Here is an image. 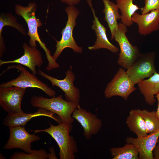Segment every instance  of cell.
I'll return each mask as SVG.
<instances>
[{"label":"cell","mask_w":159,"mask_h":159,"mask_svg":"<svg viewBox=\"0 0 159 159\" xmlns=\"http://www.w3.org/2000/svg\"><path fill=\"white\" fill-rule=\"evenodd\" d=\"M22 47L24 50L23 55L12 60L0 59V66L6 64L17 63L27 67L35 75L37 73L36 67H40L43 62L41 53L36 47H31L26 43L24 44Z\"/></svg>","instance_id":"4fadbf2b"},{"label":"cell","mask_w":159,"mask_h":159,"mask_svg":"<svg viewBox=\"0 0 159 159\" xmlns=\"http://www.w3.org/2000/svg\"><path fill=\"white\" fill-rule=\"evenodd\" d=\"M133 0H116V4L121 12V23L127 27L131 26L133 15L140 8L133 3Z\"/></svg>","instance_id":"44dd1931"},{"label":"cell","mask_w":159,"mask_h":159,"mask_svg":"<svg viewBox=\"0 0 159 159\" xmlns=\"http://www.w3.org/2000/svg\"><path fill=\"white\" fill-rule=\"evenodd\" d=\"M157 100L158 101L157 108L155 112V114L156 116L159 120V93L156 95Z\"/></svg>","instance_id":"f546056e"},{"label":"cell","mask_w":159,"mask_h":159,"mask_svg":"<svg viewBox=\"0 0 159 159\" xmlns=\"http://www.w3.org/2000/svg\"><path fill=\"white\" fill-rule=\"evenodd\" d=\"M154 159H159V137L153 150Z\"/></svg>","instance_id":"4316f807"},{"label":"cell","mask_w":159,"mask_h":159,"mask_svg":"<svg viewBox=\"0 0 159 159\" xmlns=\"http://www.w3.org/2000/svg\"><path fill=\"white\" fill-rule=\"evenodd\" d=\"M48 158V154L43 149L36 150H33L31 153H26L22 152H17L10 157L11 159H47Z\"/></svg>","instance_id":"d4e9b609"},{"label":"cell","mask_w":159,"mask_h":159,"mask_svg":"<svg viewBox=\"0 0 159 159\" xmlns=\"http://www.w3.org/2000/svg\"><path fill=\"white\" fill-rule=\"evenodd\" d=\"M54 114L52 112L42 108H39L37 111L34 113L8 114L4 119L3 123L4 125L9 127L19 126H24L27 122L32 118L41 116L49 117L58 123L61 122L60 120L54 116Z\"/></svg>","instance_id":"e0dca14e"},{"label":"cell","mask_w":159,"mask_h":159,"mask_svg":"<svg viewBox=\"0 0 159 159\" xmlns=\"http://www.w3.org/2000/svg\"><path fill=\"white\" fill-rule=\"evenodd\" d=\"M15 69L20 72L19 76L15 79L0 84V87H9L16 86L26 88H36L42 90L49 97H55L56 92L46 84L39 80L32 73L27 71L22 65L19 64L10 65L0 74L2 75L9 69Z\"/></svg>","instance_id":"5b68a950"},{"label":"cell","mask_w":159,"mask_h":159,"mask_svg":"<svg viewBox=\"0 0 159 159\" xmlns=\"http://www.w3.org/2000/svg\"><path fill=\"white\" fill-rule=\"evenodd\" d=\"M138 84L145 102L150 105H153L156 102L155 95L159 93V74L156 72L148 79L141 81Z\"/></svg>","instance_id":"ac0fdd59"},{"label":"cell","mask_w":159,"mask_h":159,"mask_svg":"<svg viewBox=\"0 0 159 159\" xmlns=\"http://www.w3.org/2000/svg\"><path fill=\"white\" fill-rule=\"evenodd\" d=\"M61 2L65 3L68 6L77 5L78 4L81 0H59Z\"/></svg>","instance_id":"83f0119b"},{"label":"cell","mask_w":159,"mask_h":159,"mask_svg":"<svg viewBox=\"0 0 159 159\" xmlns=\"http://www.w3.org/2000/svg\"><path fill=\"white\" fill-rule=\"evenodd\" d=\"M72 117L82 126L83 135L87 140L90 139L92 135L97 134L102 125L101 120L96 115L81 108L80 106L73 112Z\"/></svg>","instance_id":"7c38bea8"},{"label":"cell","mask_w":159,"mask_h":159,"mask_svg":"<svg viewBox=\"0 0 159 159\" xmlns=\"http://www.w3.org/2000/svg\"><path fill=\"white\" fill-rule=\"evenodd\" d=\"M37 5L34 2L29 3L26 6L17 4L15 6V11L17 14L22 17L27 24L28 31L26 34L30 37L29 43L31 47H36V42L39 43L41 47L44 50L48 61L46 68L48 70L58 68L59 65L54 59L49 49L47 48L45 43L41 41L38 33V29L42 25L40 20L36 16Z\"/></svg>","instance_id":"6da1fadb"},{"label":"cell","mask_w":159,"mask_h":159,"mask_svg":"<svg viewBox=\"0 0 159 159\" xmlns=\"http://www.w3.org/2000/svg\"><path fill=\"white\" fill-rule=\"evenodd\" d=\"M159 137V130L143 137L133 138L127 137V143L133 145L139 152V159H154L153 150Z\"/></svg>","instance_id":"9a60e30c"},{"label":"cell","mask_w":159,"mask_h":159,"mask_svg":"<svg viewBox=\"0 0 159 159\" xmlns=\"http://www.w3.org/2000/svg\"><path fill=\"white\" fill-rule=\"evenodd\" d=\"M132 20L138 25V33L141 35L145 36L159 30V11L153 10L141 14L135 12Z\"/></svg>","instance_id":"2e32d148"},{"label":"cell","mask_w":159,"mask_h":159,"mask_svg":"<svg viewBox=\"0 0 159 159\" xmlns=\"http://www.w3.org/2000/svg\"><path fill=\"white\" fill-rule=\"evenodd\" d=\"M126 123L130 130L137 137L144 136L148 134L145 121L138 109L130 111Z\"/></svg>","instance_id":"ffe728a7"},{"label":"cell","mask_w":159,"mask_h":159,"mask_svg":"<svg viewBox=\"0 0 159 159\" xmlns=\"http://www.w3.org/2000/svg\"><path fill=\"white\" fill-rule=\"evenodd\" d=\"M112 159H138L139 152L132 144L127 143L120 147L112 148L110 149Z\"/></svg>","instance_id":"603a6c76"},{"label":"cell","mask_w":159,"mask_h":159,"mask_svg":"<svg viewBox=\"0 0 159 159\" xmlns=\"http://www.w3.org/2000/svg\"><path fill=\"white\" fill-rule=\"evenodd\" d=\"M30 103L33 107L44 109L57 114L61 122L72 124L74 120L72 113L80 106L79 103L64 99L61 95L50 98L34 95L30 99Z\"/></svg>","instance_id":"3957f363"},{"label":"cell","mask_w":159,"mask_h":159,"mask_svg":"<svg viewBox=\"0 0 159 159\" xmlns=\"http://www.w3.org/2000/svg\"><path fill=\"white\" fill-rule=\"evenodd\" d=\"M138 110L144 120L148 134L159 130V120L155 111H149L146 110L139 109Z\"/></svg>","instance_id":"cb8c5ba5"},{"label":"cell","mask_w":159,"mask_h":159,"mask_svg":"<svg viewBox=\"0 0 159 159\" xmlns=\"http://www.w3.org/2000/svg\"><path fill=\"white\" fill-rule=\"evenodd\" d=\"M127 27L121 23L119 24L112 39L118 43L120 48L117 63L126 69L132 64L140 54L138 47L132 45L127 37Z\"/></svg>","instance_id":"8992f818"},{"label":"cell","mask_w":159,"mask_h":159,"mask_svg":"<svg viewBox=\"0 0 159 159\" xmlns=\"http://www.w3.org/2000/svg\"><path fill=\"white\" fill-rule=\"evenodd\" d=\"M144 7L140 9L142 14L149 13L153 10L159 11V0H144Z\"/></svg>","instance_id":"484cf974"},{"label":"cell","mask_w":159,"mask_h":159,"mask_svg":"<svg viewBox=\"0 0 159 159\" xmlns=\"http://www.w3.org/2000/svg\"><path fill=\"white\" fill-rule=\"evenodd\" d=\"M38 73L49 80L53 87H59L64 92L66 100L69 101L79 103L80 95L79 90L75 87L73 84L75 76L71 69L67 70L66 76L63 79L60 80L49 75L40 69Z\"/></svg>","instance_id":"8fae6325"},{"label":"cell","mask_w":159,"mask_h":159,"mask_svg":"<svg viewBox=\"0 0 159 159\" xmlns=\"http://www.w3.org/2000/svg\"><path fill=\"white\" fill-rule=\"evenodd\" d=\"M10 136L7 143L3 147L4 149L18 148L27 153L32 152L31 143L39 140L40 137L35 134L29 133L24 126L9 127Z\"/></svg>","instance_id":"9c48e42d"},{"label":"cell","mask_w":159,"mask_h":159,"mask_svg":"<svg viewBox=\"0 0 159 159\" xmlns=\"http://www.w3.org/2000/svg\"><path fill=\"white\" fill-rule=\"evenodd\" d=\"M26 90L16 86L0 87V105L2 109L9 114L24 112L21 104Z\"/></svg>","instance_id":"30bf717a"},{"label":"cell","mask_w":159,"mask_h":159,"mask_svg":"<svg viewBox=\"0 0 159 159\" xmlns=\"http://www.w3.org/2000/svg\"><path fill=\"white\" fill-rule=\"evenodd\" d=\"M135 85L127 76L126 71L120 68L107 85L104 91L105 96L107 98L119 96L127 100L130 94L136 89Z\"/></svg>","instance_id":"ba28073f"},{"label":"cell","mask_w":159,"mask_h":159,"mask_svg":"<svg viewBox=\"0 0 159 159\" xmlns=\"http://www.w3.org/2000/svg\"><path fill=\"white\" fill-rule=\"evenodd\" d=\"M50 153L48 154L49 159H57L54 150L53 148H50Z\"/></svg>","instance_id":"f1b7e54d"},{"label":"cell","mask_w":159,"mask_h":159,"mask_svg":"<svg viewBox=\"0 0 159 159\" xmlns=\"http://www.w3.org/2000/svg\"><path fill=\"white\" fill-rule=\"evenodd\" d=\"M65 10L68 19L65 27L62 30L60 40H56V49L52 56L56 61L66 48H71L77 53H80L82 52V47L77 45L73 36V29L77 24L76 19L80 14V11L74 5L68 6L65 8Z\"/></svg>","instance_id":"277c9868"},{"label":"cell","mask_w":159,"mask_h":159,"mask_svg":"<svg viewBox=\"0 0 159 159\" xmlns=\"http://www.w3.org/2000/svg\"><path fill=\"white\" fill-rule=\"evenodd\" d=\"M9 26L16 29L22 34L26 35V33L23 26L19 23L16 19L9 13H1L0 15V50L3 51L5 49L4 39L2 35L3 28Z\"/></svg>","instance_id":"7402d4cb"},{"label":"cell","mask_w":159,"mask_h":159,"mask_svg":"<svg viewBox=\"0 0 159 159\" xmlns=\"http://www.w3.org/2000/svg\"><path fill=\"white\" fill-rule=\"evenodd\" d=\"M49 123L50 127L47 128L29 131H33L35 133L45 132L51 135L59 146L60 159H75L78 149L76 142L69 134L72 130V123L61 122L57 125Z\"/></svg>","instance_id":"7a4b0ae2"},{"label":"cell","mask_w":159,"mask_h":159,"mask_svg":"<svg viewBox=\"0 0 159 159\" xmlns=\"http://www.w3.org/2000/svg\"><path fill=\"white\" fill-rule=\"evenodd\" d=\"M153 52L140 54L127 69V74L135 85L145 78H149L156 72Z\"/></svg>","instance_id":"52a82bcc"},{"label":"cell","mask_w":159,"mask_h":159,"mask_svg":"<svg viewBox=\"0 0 159 159\" xmlns=\"http://www.w3.org/2000/svg\"><path fill=\"white\" fill-rule=\"evenodd\" d=\"M87 2L91 9L94 19L92 29L95 31L96 39L94 45L88 47L90 50H96L101 48L107 49L113 53L119 51V49L109 41L107 36L106 28L100 21L96 16L95 11L93 8L92 0H87Z\"/></svg>","instance_id":"5bb4252c"},{"label":"cell","mask_w":159,"mask_h":159,"mask_svg":"<svg viewBox=\"0 0 159 159\" xmlns=\"http://www.w3.org/2000/svg\"><path fill=\"white\" fill-rule=\"evenodd\" d=\"M104 5L102 12L105 14L104 20L106 22L111 34L112 40L114 34L118 28L117 21L121 19L119 8L116 4L110 0H102Z\"/></svg>","instance_id":"d6986e66"}]
</instances>
